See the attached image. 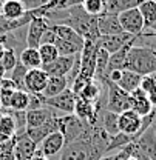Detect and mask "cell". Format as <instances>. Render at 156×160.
Returning a JSON list of instances; mask_svg holds the SVG:
<instances>
[{
  "mask_svg": "<svg viewBox=\"0 0 156 160\" xmlns=\"http://www.w3.org/2000/svg\"><path fill=\"white\" fill-rule=\"evenodd\" d=\"M108 143L110 136L102 126L87 123L78 139L65 145L60 160H99L107 154Z\"/></svg>",
  "mask_w": 156,
  "mask_h": 160,
  "instance_id": "cell-1",
  "label": "cell"
},
{
  "mask_svg": "<svg viewBox=\"0 0 156 160\" xmlns=\"http://www.w3.org/2000/svg\"><path fill=\"white\" fill-rule=\"evenodd\" d=\"M62 25L71 26L83 40L88 42H98L100 34L98 29V17L87 14L82 6H74L68 9L67 17L60 22ZM57 25V23H56Z\"/></svg>",
  "mask_w": 156,
  "mask_h": 160,
  "instance_id": "cell-2",
  "label": "cell"
},
{
  "mask_svg": "<svg viewBox=\"0 0 156 160\" xmlns=\"http://www.w3.org/2000/svg\"><path fill=\"white\" fill-rule=\"evenodd\" d=\"M124 69L133 71L139 76H156V52L145 45H133L127 54Z\"/></svg>",
  "mask_w": 156,
  "mask_h": 160,
  "instance_id": "cell-3",
  "label": "cell"
},
{
  "mask_svg": "<svg viewBox=\"0 0 156 160\" xmlns=\"http://www.w3.org/2000/svg\"><path fill=\"white\" fill-rule=\"evenodd\" d=\"M107 89V96H105V108L108 111H113L116 114H121L124 111H128L132 108V99L130 94L125 92L124 89H121L116 83L113 82H104L102 83Z\"/></svg>",
  "mask_w": 156,
  "mask_h": 160,
  "instance_id": "cell-4",
  "label": "cell"
},
{
  "mask_svg": "<svg viewBox=\"0 0 156 160\" xmlns=\"http://www.w3.org/2000/svg\"><path fill=\"white\" fill-rule=\"evenodd\" d=\"M87 123L83 120L76 117L74 114H65V116H57V131L63 134L65 145L70 142L76 140L83 132Z\"/></svg>",
  "mask_w": 156,
  "mask_h": 160,
  "instance_id": "cell-5",
  "label": "cell"
},
{
  "mask_svg": "<svg viewBox=\"0 0 156 160\" xmlns=\"http://www.w3.org/2000/svg\"><path fill=\"white\" fill-rule=\"evenodd\" d=\"M96 51L98 45L96 42H88L85 40L83 48L79 54L80 57V71L79 77L85 80H94V69H96Z\"/></svg>",
  "mask_w": 156,
  "mask_h": 160,
  "instance_id": "cell-6",
  "label": "cell"
},
{
  "mask_svg": "<svg viewBox=\"0 0 156 160\" xmlns=\"http://www.w3.org/2000/svg\"><path fill=\"white\" fill-rule=\"evenodd\" d=\"M76 94L67 88L60 94L45 99V106L51 108L57 116H65V114H74V105H76Z\"/></svg>",
  "mask_w": 156,
  "mask_h": 160,
  "instance_id": "cell-7",
  "label": "cell"
},
{
  "mask_svg": "<svg viewBox=\"0 0 156 160\" xmlns=\"http://www.w3.org/2000/svg\"><path fill=\"white\" fill-rule=\"evenodd\" d=\"M117 19H119V23L122 26V31L127 32V34L139 36L145 29L144 19H142L137 8H133V9H128V11H124V12L117 14Z\"/></svg>",
  "mask_w": 156,
  "mask_h": 160,
  "instance_id": "cell-8",
  "label": "cell"
},
{
  "mask_svg": "<svg viewBox=\"0 0 156 160\" xmlns=\"http://www.w3.org/2000/svg\"><path fill=\"white\" fill-rule=\"evenodd\" d=\"M137 36H132L127 32H121L115 36H100L99 40L96 42L99 48L105 49L108 54H115L119 49H122L124 46H127L128 43H136Z\"/></svg>",
  "mask_w": 156,
  "mask_h": 160,
  "instance_id": "cell-9",
  "label": "cell"
},
{
  "mask_svg": "<svg viewBox=\"0 0 156 160\" xmlns=\"http://www.w3.org/2000/svg\"><path fill=\"white\" fill-rule=\"evenodd\" d=\"M117 126H119V132H124L127 136L135 137V140L141 136V128H142V117L136 114L135 111L128 109L119 114L117 120Z\"/></svg>",
  "mask_w": 156,
  "mask_h": 160,
  "instance_id": "cell-10",
  "label": "cell"
},
{
  "mask_svg": "<svg viewBox=\"0 0 156 160\" xmlns=\"http://www.w3.org/2000/svg\"><path fill=\"white\" fill-rule=\"evenodd\" d=\"M51 26L50 20L45 17H33L26 28V46L28 48H39L40 39L45 31Z\"/></svg>",
  "mask_w": 156,
  "mask_h": 160,
  "instance_id": "cell-11",
  "label": "cell"
},
{
  "mask_svg": "<svg viewBox=\"0 0 156 160\" xmlns=\"http://www.w3.org/2000/svg\"><path fill=\"white\" fill-rule=\"evenodd\" d=\"M48 82V74L42 69H28L26 76H25V91H28L30 94H42L45 86Z\"/></svg>",
  "mask_w": 156,
  "mask_h": 160,
  "instance_id": "cell-12",
  "label": "cell"
},
{
  "mask_svg": "<svg viewBox=\"0 0 156 160\" xmlns=\"http://www.w3.org/2000/svg\"><path fill=\"white\" fill-rule=\"evenodd\" d=\"M14 157L16 160H31L36 149H37V145L26 136V131L22 132V134H16L14 136Z\"/></svg>",
  "mask_w": 156,
  "mask_h": 160,
  "instance_id": "cell-13",
  "label": "cell"
},
{
  "mask_svg": "<svg viewBox=\"0 0 156 160\" xmlns=\"http://www.w3.org/2000/svg\"><path fill=\"white\" fill-rule=\"evenodd\" d=\"M78 56V54H76ZM76 56H59L57 59L48 65H43L42 69L48 74V77L51 76H59V77H67L68 72L73 68V63L76 60Z\"/></svg>",
  "mask_w": 156,
  "mask_h": 160,
  "instance_id": "cell-14",
  "label": "cell"
},
{
  "mask_svg": "<svg viewBox=\"0 0 156 160\" xmlns=\"http://www.w3.org/2000/svg\"><path fill=\"white\" fill-rule=\"evenodd\" d=\"M37 148L42 151V154H43L45 157H48V159L53 157V156H56L57 152H60V151L65 148L63 134L59 132V131L51 132L50 136H46V137L37 145Z\"/></svg>",
  "mask_w": 156,
  "mask_h": 160,
  "instance_id": "cell-15",
  "label": "cell"
},
{
  "mask_svg": "<svg viewBox=\"0 0 156 160\" xmlns=\"http://www.w3.org/2000/svg\"><path fill=\"white\" fill-rule=\"evenodd\" d=\"M135 145L144 156H147L150 160H156V134L152 129V126L147 128L135 140Z\"/></svg>",
  "mask_w": 156,
  "mask_h": 160,
  "instance_id": "cell-16",
  "label": "cell"
},
{
  "mask_svg": "<svg viewBox=\"0 0 156 160\" xmlns=\"http://www.w3.org/2000/svg\"><path fill=\"white\" fill-rule=\"evenodd\" d=\"M98 29L100 36H115L124 32L117 14H110V12H104L98 16Z\"/></svg>",
  "mask_w": 156,
  "mask_h": 160,
  "instance_id": "cell-17",
  "label": "cell"
},
{
  "mask_svg": "<svg viewBox=\"0 0 156 160\" xmlns=\"http://www.w3.org/2000/svg\"><path fill=\"white\" fill-rule=\"evenodd\" d=\"M130 99H132V108H130V109L135 111L136 114H139L141 117L148 116V114L153 111V105L150 103L147 94H145L141 88L135 89V91L130 94Z\"/></svg>",
  "mask_w": 156,
  "mask_h": 160,
  "instance_id": "cell-18",
  "label": "cell"
},
{
  "mask_svg": "<svg viewBox=\"0 0 156 160\" xmlns=\"http://www.w3.org/2000/svg\"><path fill=\"white\" fill-rule=\"evenodd\" d=\"M54 131H57V116H53L50 120H46L43 125H40L37 128L26 129V136L33 140L36 145H39L46 136H50Z\"/></svg>",
  "mask_w": 156,
  "mask_h": 160,
  "instance_id": "cell-19",
  "label": "cell"
},
{
  "mask_svg": "<svg viewBox=\"0 0 156 160\" xmlns=\"http://www.w3.org/2000/svg\"><path fill=\"white\" fill-rule=\"evenodd\" d=\"M53 116H57V114L48 106H43L39 109H28L26 111V129L37 128L40 125H43L46 120H50Z\"/></svg>",
  "mask_w": 156,
  "mask_h": 160,
  "instance_id": "cell-20",
  "label": "cell"
},
{
  "mask_svg": "<svg viewBox=\"0 0 156 160\" xmlns=\"http://www.w3.org/2000/svg\"><path fill=\"white\" fill-rule=\"evenodd\" d=\"M51 29H53V32L56 34L57 39L65 40V42H71V43L78 45V46H80V48H83L85 40L82 39L71 26H68V25H62V23H57V25H56V23H51Z\"/></svg>",
  "mask_w": 156,
  "mask_h": 160,
  "instance_id": "cell-21",
  "label": "cell"
},
{
  "mask_svg": "<svg viewBox=\"0 0 156 160\" xmlns=\"http://www.w3.org/2000/svg\"><path fill=\"white\" fill-rule=\"evenodd\" d=\"M26 14V9L22 3V0H5L3 6H2V16L3 19L8 20H16L20 19Z\"/></svg>",
  "mask_w": 156,
  "mask_h": 160,
  "instance_id": "cell-22",
  "label": "cell"
},
{
  "mask_svg": "<svg viewBox=\"0 0 156 160\" xmlns=\"http://www.w3.org/2000/svg\"><path fill=\"white\" fill-rule=\"evenodd\" d=\"M117 120H119V114L113 112V111H108L107 108L102 111V114L99 116L98 125L102 126L105 129V132L111 137V136H116L119 132V126H117Z\"/></svg>",
  "mask_w": 156,
  "mask_h": 160,
  "instance_id": "cell-23",
  "label": "cell"
},
{
  "mask_svg": "<svg viewBox=\"0 0 156 160\" xmlns=\"http://www.w3.org/2000/svg\"><path fill=\"white\" fill-rule=\"evenodd\" d=\"M67 88H70V86H68V80H67V77L51 76V77H48L46 86H45L42 96H43L45 99H50V97H54V96L60 94V92H62L63 89H67Z\"/></svg>",
  "mask_w": 156,
  "mask_h": 160,
  "instance_id": "cell-24",
  "label": "cell"
},
{
  "mask_svg": "<svg viewBox=\"0 0 156 160\" xmlns=\"http://www.w3.org/2000/svg\"><path fill=\"white\" fill-rule=\"evenodd\" d=\"M141 79H142V76H139V74H136V72H133V71H127V69H122L121 79L117 80L116 85L121 88V89H124L125 92L132 94L135 89L139 88Z\"/></svg>",
  "mask_w": 156,
  "mask_h": 160,
  "instance_id": "cell-25",
  "label": "cell"
},
{
  "mask_svg": "<svg viewBox=\"0 0 156 160\" xmlns=\"http://www.w3.org/2000/svg\"><path fill=\"white\" fill-rule=\"evenodd\" d=\"M19 62L26 68V69H36L42 68V60L39 56V49L37 48H25L22 49L19 56Z\"/></svg>",
  "mask_w": 156,
  "mask_h": 160,
  "instance_id": "cell-26",
  "label": "cell"
},
{
  "mask_svg": "<svg viewBox=\"0 0 156 160\" xmlns=\"http://www.w3.org/2000/svg\"><path fill=\"white\" fill-rule=\"evenodd\" d=\"M16 122L11 114H0V143L8 142L16 136Z\"/></svg>",
  "mask_w": 156,
  "mask_h": 160,
  "instance_id": "cell-27",
  "label": "cell"
},
{
  "mask_svg": "<svg viewBox=\"0 0 156 160\" xmlns=\"http://www.w3.org/2000/svg\"><path fill=\"white\" fill-rule=\"evenodd\" d=\"M142 19H144V26L145 29L152 28L156 23V0H144L137 6Z\"/></svg>",
  "mask_w": 156,
  "mask_h": 160,
  "instance_id": "cell-28",
  "label": "cell"
},
{
  "mask_svg": "<svg viewBox=\"0 0 156 160\" xmlns=\"http://www.w3.org/2000/svg\"><path fill=\"white\" fill-rule=\"evenodd\" d=\"M144 0H107V12L121 14L124 11L137 8Z\"/></svg>",
  "mask_w": 156,
  "mask_h": 160,
  "instance_id": "cell-29",
  "label": "cell"
},
{
  "mask_svg": "<svg viewBox=\"0 0 156 160\" xmlns=\"http://www.w3.org/2000/svg\"><path fill=\"white\" fill-rule=\"evenodd\" d=\"M100 89H102V85L96 80H91L82 88V91L78 94V97L87 100V102H91V103H96L98 99L100 97Z\"/></svg>",
  "mask_w": 156,
  "mask_h": 160,
  "instance_id": "cell-30",
  "label": "cell"
},
{
  "mask_svg": "<svg viewBox=\"0 0 156 160\" xmlns=\"http://www.w3.org/2000/svg\"><path fill=\"white\" fill-rule=\"evenodd\" d=\"M30 105V92L23 89H16L11 96L9 109L13 111H26Z\"/></svg>",
  "mask_w": 156,
  "mask_h": 160,
  "instance_id": "cell-31",
  "label": "cell"
},
{
  "mask_svg": "<svg viewBox=\"0 0 156 160\" xmlns=\"http://www.w3.org/2000/svg\"><path fill=\"white\" fill-rule=\"evenodd\" d=\"M132 142H135V137H132V136H127V134H124V132H117L116 136H111L110 137V143H108V148H107V154H111V151H115V149H122V148H125L127 145H130ZM105 154V156H107Z\"/></svg>",
  "mask_w": 156,
  "mask_h": 160,
  "instance_id": "cell-32",
  "label": "cell"
},
{
  "mask_svg": "<svg viewBox=\"0 0 156 160\" xmlns=\"http://www.w3.org/2000/svg\"><path fill=\"white\" fill-rule=\"evenodd\" d=\"M82 9L90 16H100L107 12V0H83Z\"/></svg>",
  "mask_w": 156,
  "mask_h": 160,
  "instance_id": "cell-33",
  "label": "cell"
},
{
  "mask_svg": "<svg viewBox=\"0 0 156 160\" xmlns=\"http://www.w3.org/2000/svg\"><path fill=\"white\" fill-rule=\"evenodd\" d=\"M19 63V57H17V52L14 51V49H5V52H3V56H2V59H0V65L3 66V69L6 71V74H9L14 68H16V65Z\"/></svg>",
  "mask_w": 156,
  "mask_h": 160,
  "instance_id": "cell-34",
  "label": "cell"
},
{
  "mask_svg": "<svg viewBox=\"0 0 156 160\" xmlns=\"http://www.w3.org/2000/svg\"><path fill=\"white\" fill-rule=\"evenodd\" d=\"M37 49H39V56L42 60V66L54 62L59 57V52L54 45H40Z\"/></svg>",
  "mask_w": 156,
  "mask_h": 160,
  "instance_id": "cell-35",
  "label": "cell"
},
{
  "mask_svg": "<svg viewBox=\"0 0 156 160\" xmlns=\"http://www.w3.org/2000/svg\"><path fill=\"white\" fill-rule=\"evenodd\" d=\"M26 72H28V69H26L20 62L16 65V68L9 72L8 77L16 83L17 89H23V91H25V76H26Z\"/></svg>",
  "mask_w": 156,
  "mask_h": 160,
  "instance_id": "cell-36",
  "label": "cell"
},
{
  "mask_svg": "<svg viewBox=\"0 0 156 160\" xmlns=\"http://www.w3.org/2000/svg\"><path fill=\"white\" fill-rule=\"evenodd\" d=\"M14 137L8 142L0 143V160H16L14 157Z\"/></svg>",
  "mask_w": 156,
  "mask_h": 160,
  "instance_id": "cell-37",
  "label": "cell"
},
{
  "mask_svg": "<svg viewBox=\"0 0 156 160\" xmlns=\"http://www.w3.org/2000/svg\"><path fill=\"white\" fill-rule=\"evenodd\" d=\"M153 86H156V76L155 74H148V76H142V79H141V85H139V88L147 94Z\"/></svg>",
  "mask_w": 156,
  "mask_h": 160,
  "instance_id": "cell-38",
  "label": "cell"
},
{
  "mask_svg": "<svg viewBox=\"0 0 156 160\" xmlns=\"http://www.w3.org/2000/svg\"><path fill=\"white\" fill-rule=\"evenodd\" d=\"M43 106H45V97L42 94H30L28 109H39V108H43Z\"/></svg>",
  "mask_w": 156,
  "mask_h": 160,
  "instance_id": "cell-39",
  "label": "cell"
},
{
  "mask_svg": "<svg viewBox=\"0 0 156 160\" xmlns=\"http://www.w3.org/2000/svg\"><path fill=\"white\" fill-rule=\"evenodd\" d=\"M23 6L26 11H33V9H39V8H43L50 3V0H22Z\"/></svg>",
  "mask_w": 156,
  "mask_h": 160,
  "instance_id": "cell-40",
  "label": "cell"
},
{
  "mask_svg": "<svg viewBox=\"0 0 156 160\" xmlns=\"http://www.w3.org/2000/svg\"><path fill=\"white\" fill-rule=\"evenodd\" d=\"M56 40H57V37H56V34L53 32V29H51V26H50V28L45 31V34L42 36L40 45H54Z\"/></svg>",
  "mask_w": 156,
  "mask_h": 160,
  "instance_id": "cell-41",
  "label": "cell"
},
{
  "mask_svg": "<svg viewBox=\"0 0 156 160\" xmlns=\"http://www.w3.org/2000/svg\"><path fill=\"white\" fill-rule=\"evenodd\" d=\"M83 0H62L57 6V11H65V9H70V8H74V6H82Z\"/></svg>",
  "mask_w": 156,
  "mask_h": 160,
  "instance_id": "cell-42",
  "label": "cell"
},
{
  "mask_svg": "<svg viewBox=\"0 0 156 160\" xmlns=\"http://www.w3.org/2000/svg\"><path fill=\"white\" fill-rule=\"evenodd\" d=\"M16 89H17L16 83L9 79L8 76L0 80V91H16Z\"/></svg>",
  "mask_w": 156,
  "mask_h": 160,
  "instance_id": "cell-43",
  "label": "cell"
},
{
  "mask_svg": "<svg viewBox=\"0 0 156 160\" xmlns=\"http://www.w3.org/2000/svg\"><path fill=\"white\" fill-rule=\"evenodd\" d=\"M147 97L150 100V103L153 105V108H156V86H153V88L147 92Z\"/></svg>",
  "mask_w": 156,
  "mask_h": 160,
  "instance_id": "cell-44",
  "label": "cell"
},
{
  "mask_svg": "<svg viewBox=\"0 0 156 160\" xmlns=\"http://www.w3.org/2000/svg\"><path fill=\"white\" fill-rule=\"evenodd\" d=\"M31 160H50L48 157H45L43 154H42V151H40L39 148L36 149V152H34V156H33V159Z\"/></svg>",
  "mask_w": 156,
  "mask_h": 160,
  "instance_id": "cell-45",
  "label": "cell"
},
{
  "mask_svg": "<svg viewBox=\"0 0 156 160\" xmlns=\"http://www.w3.org/2000/svg\"><path fill=\"white\" fill-rule=\"evenodd\" d=\"M152 129L155 131V134H156V108H153V120H152Z\"/></svg>",
  "mask_w": 156,
  "mask_h": 160,
  "instance_id": "cell-46",
  "label": "cell"
},
{
  "mask_svg": "<svg viewBox=\"0 0 156 160\" xmlns=\"http://www.w3.org/2000/svg\"><path fill=\"white\" fill-rule=\"evenodd\" d=\"M145 46H150V48H152V49H153V51L156 52V39L153 40V42H148V43H147Z\"/></svg>",
  "mask_w": 156,
  "mask_h": 160,
  "instance_id": "cell-47",
  "label": "cell"
},
{
  "mask_svg": "<svg viewBox=\"0 0 156 160\" xmlns=\"http://www.w3.org/2000/svg\"><path fill=\"white\" fill-rule=\"evenodd\" d=\"M6 76H8V74H6V71H5V69H3V66L0 65V80L3 79V77H6Z\"/></svg>",
  "mask_w": 156,
  "mask_h": 160,
  "instance_id": "cell-48",
  "label": "cell"
},
{
  "mask_svg": "<svg viewBox=\"0 0 156 160\" xmlns=\"http://www.w3.org/2000/svg\"><path fill=\"white\" fill-rule=\"evenodd\" d=\"M5 49H6V48H5V45H3V43L0 42V59H2V56H3V52H5Z\"/></svg>",
  "mask_w": 156,
  "mask_h": 160,
  "instance_id": "cell-49",
  "label": "cell"
},
{
  "mask_svg": "<svg viewBox=\"0 0 156 160\" xmlns=\"http://www.w3.org/2000/svg\"><path fill=\"white\" fill-rule=\"evenodd\" d=\"M113 159V154H107V156H104V157H100L99 160H111Z\"/></svg>",
  "mask_w": 156,
  "mask_h": 160,
  "instance_id": "cell-50",
  "label": "cell"
},
{
  "mask_svg": "<svg viewBox=\"0 0 156 160\" xmlns=\"http://www.w3.org/2000/svg\"><path fill=\"white\" fill-rule=\"evenodd\" d=\"M127 160H137V159H135V157H128Z\"/></svg>",
  "mask_w": 156,
  "mask_h": 160,
  "instance_id": "cell-51",
  "label": "cell"
},
{
  "mask_svg": "<svg viewBox=\"0 0 156 160\" xmlns=\"http://www.w3.org/2000/svg\"><path fill=\"white\" fill-rule=\"evenodd\" d=\"M0 109H2V105H0Z\"/></svg>",
  "mask_w": 156,
  "mask_h": 160,
  "instance_id": "cell-52",
  "label": "cell"
}]
</instances>
